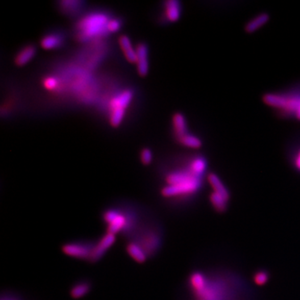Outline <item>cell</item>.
Instances as JSON below:
<instances>
[{
	"label": "cell",
	"instance_id": "obj_15",
	"mask_svg": "<svg viewBox=\"0 0 300 300\" xmlns=\"http://www.w3.org/2000/svg\"><path fill=\"white\" fill-rule=\"evenodd\" d=\"M263 101L271 107L278 109H285L288 104V98L284 96L274 94V93H266L263 96Z\"/></svg>",
	"mask_w": 300,
	"mask_h": 300
},
{
	"label": "cell",
	"instance_id": "obj_11",
	"mask_svg": "<svg viewBox=\"0 0 300 300\" xmlns=\"http://www.w3.org/2000/svg\"><path fill=\"white\" fill-rule=\"evenodd\" d=\"M172 123H173V133L177 140L189 134L186 119L181 113H175L173 114Z\"/></svg>",
	"mask_w": 300,
	"mask_h": 300
},
{
	"label": "cell",
	"instance_id": "obj_6",
	"mask_svg": "<svg viewBox=\"0 0 300 300\" xmlns=\"http://www.w3.org/2000/svg\"><path fill=\"white\" fill-rule=\"evenodd\" d=\"M115 242V235L114 234H107L98 240V243L93 244V251L91 256L89 258V261L96 262L99 260L107 252V250L114 244Z\"/></svg>",
	"mask_w": 300,
	"mask_h": 300
},
{
	"label": "cell",
	"instance_id": "obj_9",
	"mask_svg": "<svg viewBox=\"0 0 300 300\" xmlns=\"http://www.w3.org/2000/svg\"><path fill=\"white\" fill-rule=\"evenodd\" d=\"M118 43L126 60L130 64H136V49L133 47L130 37L125 34H122L118 37Z\"/></svg>",
	"mask_w": 300,
	"mask_h": 300
},
{
	"label": "cell",
	"instance_id": "obj_19",
	"mask_svg": "<svg viewBox=\"0 0 300 300\" xmlns=\"http://www.w3.org/2000/svg\"><path fill=\"white\" fill-rule=\"evenodd\" d=\"M209 201L211 203L212 206L216 211L222 213L224 212L227 209L228 201L226 198H223V196L219 195L218 193L213 192L209 195Z\"/></svg>",
	"mask_w": 300,
	"mask_h": 300
},
{
	"label": "cell",
	"instance_id": "obj_5",
	"mask_svg": "<svg viewBox=\"0 0 300 300\" xmlns=\"http://www.w3.org/2000/svg\"><path fill=\"white\" fill-rule=\"evenodd\" d=\"M93 243L86 242H73L66 243L63 246L62 250L65 255L75 259H88L91 256L93 251Z\"/></svg>",
	"mask_w": 300,
	"mask_h": 300
},
{
	"label": "cell",
	"instance_id": "obj_2",
	"mask_svg": "<svg viewBox=\"0 0 300 300\" xmlns=\"http://www.w3.org/2000/svg\"><path fill=\"white\" fill-rule=\"evenodd\" d=\"M111 18L102 11L85 14L75 24V39L79 42H86L105 36L109 34L108 23Z\"/></svg>",
	"mask_w": 300,
	"mask_h": 300
},
{
	"label": "cell",
	"instance_id": "obj_4",
	"mask_svg": "<svg viewBox=\"0 0 300 300\" xmlns=\"http://www.w3.org/2000/svg\"><path fill=\"white\" fill-rule=\"evenodd\" d=\"M103 218L107 224V233L116 235L134 226V215L118 209H109L104 213Z\"/></svg>",
	"mask_w": 300,
	"mask_h": 300
},
{
	"label": "cell",
	"instance_id": "obj_1",
	"mask_svg": "<svg viewBox=\"0 0 300 300\" xmlns=\"http://www.w3.org/2000/svg\"><path fill=\"white\" fill-rule=\"evenodd\" d=\"M166 185L161 189L164 198H184L196 193L201 185L200 177L189 170H177L168 173Z\"/></svg>",
	"mask_w": 300,
	"mask_h": 300
},
{
	"label": "cell",
	"instance_id": "obj_3",
	"mask_svg": "<svg viewBox=\"0 0 300 300\" xmlns=\"http://www.w3.org/2000/svg\"><path fill=\"white\" fill-rule=\"evenodd\" d=\"M134 98L131 89H124L113 96L109 102V122L113 128H118L123 122L126 109Z\"/></svg>",
	"mask_w": 300,
	"mask_h": 300
},
{
	"label": "cell",
	"instance_id": "obj_8",
	"mask_svg": "<svg viewBox=\"0 0 300 300\" xmlns=\"http://www.w3.org/2000/svg\"><path fill=\"white\" fill-rule=\"evenodd\" d=\"M36 47L34 44H27L18 50L14 56V63L17 67H23L27 64L36 55Z\"/></svg>",
	"mask_w": 300,
	"mask_h": 300
},
{
	"label": "cell",
	"instance_id": "obj_17",
	"mask_svg": "<svg viewBox=\"0 0 300 300\" xmlns=\"http://www.w3.org/2000/svg\"><path fill=\"white\" fill-rule=\"evenodd\" d=\"M268 20H269V15L268 14L263 13V14H259L245 25V28H244L245 32L251 34V33L257 31L263 25L268 23Z\"/></svg>",
	"mask_w": 300,
	"mask_h": 300
},
{
	"label": "cell",
	"instance_id": "obj_20",
	"mask_svg": "<svg viewBox=\"0 0 300 300\" xmlns=\"http://www.w3.org/2000/svg\"><path fill=\"white\" fill-rule=\"evenodd\" d=\"M178 140L182 145L189 147V148H199L202 146V142L198 138L189 134L184 135V137L180 138Z\"/></svg>",
	"mask_w": 300,
	"mask_h": 300
},
{
	"label": "cell",
	"instance_id": "obj_21",
	"mask_svg": "<svg viewBox=\"0 0 300 300\" xmlns=\"http://www.w3.org/2000/svg\"><path fill=\"white\" fill-rule=\"evenodd\" d=\"M42 84L46 90L50 92L56 91L60 86L59 80L55 76H46L45 78H43Z\"/></svg>",
	"mask_w": 300,
	"mask_h": 300
},
{
	"label": "cell",
	"instance_id": "obj_14",
	"mask_svg": "<svg viewBox=\"0 0 300 300\" xmlns=\"http://www.w3.org/2000/svg\"><path fill=\"white\" fill-rule=\"evenodd\" d=\"M208 181L214 189V192L223 196V198L229 201L230 200V193L224 186V184L221 181L220 179L215 173H211L208 175Z\"/></svg>",
	"mask_w": 300,
	"mask_h": 300
},
{
	"label": "cell",
	"instance_id": "obj_25",
	"mask_svg": "<svg viewBox=\"0 0 300 300\" xmlns=\"http://www.w3.org/2000/svg\"><path fill=\"white\" fill-rule=\"evenodd\" d=\"M121 26H122V21L120 18L112 17L108 23L109 34L118 32V30H120Z\"/></svg>",
	"mask_w": 300,
	"mask_h": 300
},
{
	"label": "cell",
	"instance_id": "obj_24",
	"mask_svg": "<svg viewBox=\"0 0 300 300\" xmlns=\"http://www.w3.org/2000/svg\"><path fill=\"white\" fill-rule=\"evenodd\" d=\"M153 159L152 151L148 148H142L140 151V161L145 166L151 164Z\"/></svg>",
	"mask_w": 300,
	"mask_h": 300
},
{
	"label": "cell",
	"instance_id": "obj_22",
	"mask_svg": "<svg viewBox=\"0 0 300 300\" xmlns=\"http://www.w3.org/2000/svg\"><path fill=\"white\" fill-rule=\"evenodd\" d=\"M189 168L194 174L200 177V175L202 174L203 172L205 171V162L202 159H194L190 164Z\"/></svg>",
	"mask_w": 300,
	"mask_h": 300
},
{
	"label": "cell",
	"instance_id": "obj_26",
	"mask_svg": "<svg viewBox=\"0 0 300 300\" xmlns=\"http://www.w3.org/2000/svg\"><path fill=\"white\" fill-rule=\"evenodd\" d=\"M295 164L297 168H298L300 170V153L299 155H298V158H297V159H296Z\"/></svg>",
	"mask_w": 300,
	"mask_h": 300
},
{
	"label": "cell",
	"instance_id": "obj_23",
	"mask_svg": "<svg viewBox=\"0 0 300 300\" xmlns=\"http://www.w3.org/2000/svg\"><path fill=\"white\" fill-rule=\"evenodd\" d=\"M268 280V273L266 271H259L254 276V281L258 286H263L266 284Z\"/></svg>",
	"mask_w": 300,
	"mask_h": 300
},
{
	"label": "cell",
	"instance_id": "obj_16",
	"mask_svg": "<svg viewBox=\"0 0 300 300\" xmlns=\"http://www.w3.org/2000/svg\"><path fill=\"white\" fill-rule=\"evenodd\" d=\"M59 8L63 13L72 14L80 11L84 6V2L80 0H64L59 2Z\"/></svg>",
	"mask_w": 300,
	"mask_h": 300
},
{
	"label": "cell",
	"instance_id": "obj_18",
	"mask_svg": "<svg viewBox=\"0 0 300 300\" xmlns=\"http://www.w3.org/2000/svg\"><path fill=\"white\" fill-rule=\"evenodd\" d=\"M91 288V284L87 281H82L74 284L70 290V295L73 298H80L86 295Z\"/></svg>",
	"mask_w": 300,
	"mask_h": 300
},
{
	"label": "cell",
	"instance_id": "obj_13",
	"mask_svg": "<svg viewBox=\"0 0 300 300\" xmlns=\"http://www.w3.org/2000/svg\"><path fill=\"white\" fill-rule=\"evenodd\" d=\"M127 252L130 257L138 263L145 262L148 257V255L138 242L132 241L128 243Z\"/></svg>",
	"mask_w": 300,
	"mask_h": 300
},
{
	"label": "cell",
	"instance_id": "obj_12",
	"mask_svg": "<svg viewBox=\"0 0 300 300\" xmlns=\"http://www.w3.org/2000/svg\"><path fill=\"white\" fill-rule=\"evenodd\" d=\"M164 14L167 19L170 22H174L180 18L181 15V5L178 0H168L164 4Z\"/></svg>",
	"mask_w": 300,
	"mask_h": 300
},
{
	"label": "cell",
	"instance_id": "obj_10",
	"mask_svg": "<svg viewBox=\"0 0 300 300\" xmlns=\"http://www.w3.org/2000/svg\"><path fill=\"white\" fill-rule=\"evenodd\" d=\"M64 40V37L62 36L61 34L56 32L48 33L42 37L40 45L43 49H55L63 45Z\"/></svg>",
	"mask_w": 300,
	"mask_h": 300
},
{
	"label": "cell",
	"instance_id": "obj_27",
	"mask_svg": "<svg viewBox=\"0 0 300 300\" xmlns=\"http://www.w3.org/2000/svg\"><path fill=\"white\" fill-rule=\"evenodd\" d=\"M296 117H297L298 120H300V104L299 105H298V109L296 110Z\"/></svg>",
	"mask_w": 300,
	"mask_h": 300
},
{
	"label": "cell",
	"instance_id": "obj_7",
	"mask_svg": "<svg viewBox=\"0 0 300 300\" xmlns=\"http://www.w3.org/2000/svg\"><path fill=\"white\" fill-rule=\"evenodd\" d=\"M136 67L138 74L146 77L148 73V48L145 43H139L136 45Z\"/></svg>",
	"mask_w": 300,
	"mask_h": 300
}]
</instances>
